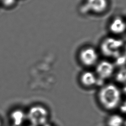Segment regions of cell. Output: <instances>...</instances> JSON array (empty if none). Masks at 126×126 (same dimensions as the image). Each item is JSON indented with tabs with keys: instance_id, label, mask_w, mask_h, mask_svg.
<instances>
[{
	"instance_id": "1",
	"label": "cell",
	"mask_w": 126,
	"mask_h": 126,
	"mask_svg": "<svg viewBox=\"0 0 126 126\" xmlns=\"http://www.w3.org/2000/svg\"><path fill=\"white\" fill-rule=\"evenodd\" d=\"M121 94L119 89L114 85L109 84L100 90L98 98L102 105L107 109L115 108L121 100Z\"/></svg>"
},
{
	"instance_id": "20",
	"label": "cell",
	"mask_w": 126,
	"mask_h": 126,
	"mask_svg": "<svg viewBox=\"0 0 126 126\" xmlns=\"http://www.w3.org/2000/svg\"><path fill=\"white\" fill-rule=\"evenodd\" d=\"M34 126V125H32V126Z\"/></svg>"
},
{
	"instance_id": "10",
	"label": "cell",
	"mask_w": 126,
	"mask_h": 126,
	"mask_svg": "<svg viewBox=\"0 0 126 126\" xmlns=\"http://www.w3.org/2000/svg\"><path fill=\"white\" fill-rule=\"evenodd\" d=\"M124 121L123 117L118 114H113L109 117L107 121L108 126H122Z\"/></svg>"
},
{
	"instance_id": "9",
	"label": "cell",
	"mask_w": 126,
	"mask_h": 126,
	"mask_svg": "<svg viewBox=\"0 0 126 126\" xmlns=\"http://www.w3.org/2000/svg\"><path fill=\"white\" fill-rule=\"evenodd\" d=\"M11 119L13 125L16 126H21L25 119V114L20 110H16L11 114Z\"/></svg>"
},
{
	"instance_id": "16",
	"label": "cell",
	"mask_w": 126,
	"mask_h": 126,
	"mask_svg": "<svg viewBox=\"0 0 126 126\" xmlns=\"http://www.w3.org/2000/svg\"><path fill=\"white\" fill-rule=\"evenodd\" d=\"M124 126H126V121L124 124Z\"/></svg>"
},
{
	"instance_id": "5",
	"label": "cell",
	"mask_w": 126,
	"mask_h": 126,
	"mask_svg": "<svg viewBox=\"0 0 126 126\" xmlns=\"http://www.w3.org/2000/svg\"><path fill=\"white\" fill-rule=\"evenodd\" d=\"M113 71V65L111 63L107 61L100 62L96 67V72L98 75L103 79L110 77Z\"/></svg>"
},
{
	"instance_id": "11",
	"label": "cell",
	"mask_w": 126,
	"mask_h": 126,
	"mask_svg": "<svg viewBox=\"0 0 126 126\" xmlns=\"http://www.w3.org/2000/svg\"><path fill=\"white\" fill-rule=\"evenodd\" d=\"M17 0H0V4H1L6 8H11L16 3Z\"/></svg>"
},
{
	"instance_id": "13",
	"label": "cell",
	"mask_w": 126,
	"mask_h": 126,
	"mask_svg": "<svg viewBox=\"0 0 126 126\" xmlns=\"http://www.w3.org/2000/svg\"><path fill=\"white\" fill-rule=\"evenodd\" d=\"M120 109L122 112L126 114V100H125L121 105Z\"/></svg>"
},
{
	"instance_id": "6",
	"label": "cell",
	"mask_w": 126,
	"mask_h": 126,
	"mask_svg": "<svg viewBox=\"0 0 126 126\" xmlns=\"http://www.w3.org/2000/svg\"><path fill=\"white\" fill-rule=\"evenodd\" d=\"M87 7L91 10L101 13L104 11L107 6V0H87Z\"/></svg>"
},
{
	"instance_id": "2",
	"label": "cell",
	"mask_w": 126,
	"mask_h": 126,
	"mask_svg": "<svg viewBox=\"0 0 126 126\" xmlns=\"http://www.w3.org/2000/svg\"><path fill=\"white\" fill-rule=\"evenodd\" d=\"M48 112L43 107L35 106L31 107L28 113V118L32 125H44L47 122Z\"/></svg>"
},
{
	"instance_id": "12",
	"label": "cell",
	"mask_w": 126,
	"mask_h": 126,
	"mask_svg": "<svg viewBox=\"0 0 126 126\" xmlns=\"http://www.w3.org/2000/svg\"><path fill=\"white\" fill-rule=\"evenodd\" d=\"M117 80L120 82H126V69L121 70L117 75Z\"/></svg>"
},
{
	"instance_id": "3",
	"label": "cell",
	"mask_w": 126,
	"mask_h": 126,
	"mask_svg": "<svg viewBox=\"0 0 126 126\" xmlns=\"http://www.w3.org/2000/svg\"><path fill=\"white\" fill-rule=\"evenodd\" d=\"M123 44L121 40L108 38L102 43L101 51L107 56H118Z\"/></svg>"
},
{
	"instance_id": "18",
	"label": "cell",
	"mask_w": 126,
	"mask_h": 126,
	"mask_svg": "<svg viewBox=\"0 0 126 126\" xmlns=\"http://www.w3.org/2000/svg\"><path fill=\"white\" fill-rule=\"evenodd\" d=\"M125 52H126V47L125 48Z\"/></svg>"
},
{
	"instance_id": "8",
	"label": "cell",
	"mask_w": 126,
	"mask_h": 126,
	"mask_svg": "<svg viewBox=\"0 0 126 126\" xmlns=\"http://www.w3.org/2000/svg\"><path fill=\"white\" fill-rule=\"evenodd\" d=\"M81 81L84 85L89 87L94 85L96 83V79L92 72L86 71L82 75Z\"/></svg>"
},
{
	"instance_id": "7",
	"label": "cell",
	"mask_w": 126,
	"mask_h": 126,
	"mask_svg": "<svg viewBox=\"0 0 126 126\" xmlns=\"http://www.w3.org/2000/svg\"><path fill=\"white\" fill-rule=\"evenodd\" d=\"M110 29L114 33H121L126 30V24L122 19L117 17L114 19L111 22Z\"/></svg>"
},
{
	"instance_id": "4",
	"label": "cell",
	"mask_w": 126,
	"mask_h": 126,
	"mask_svg": "<svg viewBox=\"0 0 126 126\" xmlns=\"http://www.w3.org/2000/svg\"><path fill=\"white\" fill-rule=\"evenodd\" d=\"M80 58L85 65H92L96 62L97 54L96 51L93 48H87L81 52Z\"/></svg>"
},
{
	"instance_id": "14",
	"label": "cell",
	"mask_w": 126,
	"mask_h": 126,
	"mask_svg": "<svg viewBox=\"0 0 126 126\" xmlns=\"http://www.w3.org/2000/svg\"><path fill=\"white\" fill-rule=\"evenodd\" d=\"M123 91H124V94H125V95H126V86H125V88H124Z\"/></svg>"
},
{
	"instance_id": "17",
	"label": "cell",
	"mask_w": 126,
	"mask_h": 126,
	"mask_svg": "<svg viewBox=\"0 0 126 126\" xmlns=\"http://www.w3.org/2000/svg\"><path fill=\"white\" fill-rule=\"evenodd\" d=\"M12 126H16V125H13Z\"/></svg>"
},
{
	"instance_id": "15",
	"label": "cell",
	"mask_w": 126,
	"mask_h": 126,
	"mask_svg": "<svg viewBox=\"0 0 126 126\" xmlns=\"http://www.w3.org/2000/svg\"><path fill=\"white\" fill-rule=\"evenodd\" d=\"M43 126H52L51 125H50V124H49L46 123L45 124H44V125H43Z\"/></svg>"
},
{
	"instance_id": "19",
	"label": "cell",
	"mask_w": 126,
	"mask_h": 126,
	"mask_svg": "<svg viewBox=\"0 0 126 126\" xmlns=\"http://www.w3.org/2000/svg\"><path fill=\"white\" fill-rule=\"evenodd\" d=\"M0 126H1V123H0Z\"/></svg>"
}]
</instances>
